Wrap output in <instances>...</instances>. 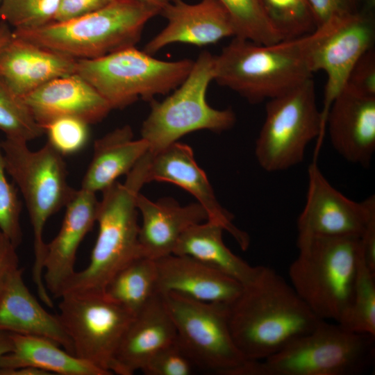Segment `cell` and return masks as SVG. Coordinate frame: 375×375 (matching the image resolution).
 I'll use <instances>...</instances> for the list:
<instances>
[{"instance_id":"6da1fadb","label":"cell","mask_w":375,"mask_h":375,"mask_svg":"<svg viewBox=\"0 0 375 375\" xmlns=\"http://www.w3.org/2000/svg\"><path fill=\"white\" fill-rule=\"evenodd\" d=\"M226 307L233 341L248 360H261L276 353L322 320L291 284L265 266H258L252 281Z\"/></svg>"},{"instance_id":"7a4b0ae2","label":"cell","mask_w":375,"mask_h":375,"mask_svg":"<svg viewBox=\"0 0 375 375\" xmlns=\"http://www.w3.org/2000/svg\"><path fill=\"white\" fill-rule=\"evenodd\" d=\"M152 153L149 151L126 175L104 190L99 201V231L88 265L76 272L60 297L67 294L104 293L112 276L142 256L139 242L137 197L145 183Z\"/></svg>"},{"instance_id":"3957f363","label":"cell","mask_w":375,"mask_h":375,"mask_svg":"<svg viewBox=\"0 0 375 375\" xmlns=\"http://www.w3.org/2000/svg\"><path fill=\"white\" fill-rule=\"evenodd\" d=\"M311 33L270 44L233 37L214 56L213 81L251 103L282 95L312 78Z\"/></svg>"},{"instance_id":"277c9868","label":"cell","mask_w":375,"mask_h":375,"mask_svg":"<svg viewBox=\"0 0 375 375\" xmlns=\"http://www.w3.org/2000/svg\"><path fill=\"white\" fill-rule=\"evenodd\" d=\"M291 285L320 319L339 323L351 303L361 240L356 236L298 235Z\"/></svg>"},{"instance_id":"5b68a950","label":"cell","mask_w":375,"mask_h":375,"mask_svg":"<svg viewBox=\"0 0 375 375\" xmlns=\"http://www.w3.org/2000/svg\"><path fill=\"white\" fill-rule=\"evenodd\" d=\"M160 10L137 0H112L74 19L12 33L75 59H92L135 46L147 23Z\"/></svg>"},{"instance_id":"8992f818","label":"cell","mask_w":375,"mask_h":375,"mask_svg":"<svg viewBox=\"0 0 375 375\" xmlns=\"http://www.w3.org/2000/svg\"><path fill=\"white\" fill-rule=\"evenodd\" d=\"M1 149L6 173L23 196L33 228L32 278L39 298L51 308L53 303L43 280L44 228L51 215L66 206L76 190L68 184L63 156L48 142L32 151L27 142L6 138Z\"/></svg>"},{"instance_id":"52a82bcc","label":"cell","mask_w":375,"mask_h":375,"mask_svg":"<svg viewBox=\"0 0 375 375\" xmlns=\"http://www.w3.org/2000/svg\"><path fill=\"white\" fill-rule=\"evenodd\" d=\"M375 336L321 320L310 332L261 360H249L241 375H357L374 361Z\"/></svg>"},{"instance_id":"ba28073f","label":"cell","mask_w":375,"mask_h":375,"mask_svg":"<svg viewBox=\"0 0 375 375\" xmlns=\"http://www.w3.org/2000/svg\"><path fill=\"white\" fill-rule=\"evenodd\" d=\"M194 60L166 61L138 49L124 48L92 59H76L75 74L90 84L111 109H122L139 99L151 101L178 87Z\"/></svg>"},{"instance_id":"9c48e42d","label":"cell","mask_w":375,"mask_h":375,"mask_svg":"<svg viewBox=\"0 0 375 375\" xmlns=\"http://www.w3.org/2000/svg\"><path fill=\"white\" fill-rule=\"evenodd\" d=\"M214 56L203 51L194 60L184 81L162 101H151V110L143 122L141 138L155 153L192 132L208 130L221 133L236 121L233 110L211 107L206 100L213 81Z\"/></svg>"},{"instance_id":"30bf717a","label":"cell","mask_w":375,"mask_h":375,"mask_svg":"<svg viewBox=\"0 0 375 375\" xmlns=\"http://www.w3.org/2000/svg\"><path fill=\"white\" fill-rule=\"evenodd\" d=\"M324 136L321 110L310 78L267 101L265 121L256 141L255 156L266 172L286 170L303 161L308 145L315 138L316 160Z\"/></svg>"},{"instance_id":"8fae6325","label":"cell","mask_w":375,"mask_h":375,"mask_svg":"<svg viewBox=\"0 0 375 375\" xmlns=\"http://www.w3.org/2000/svg\"><path fill=\"white\" fill-rule=\"evenodd\" d=\"M162 296L177 341L194 365L217 374L240 375L248 360L232 338L226 305L201 302L172 292Z\"/></svg>"},{"instance_id":"7c38bea8","label":"cell","mask_w":375,"mask_h":375,"mask_svg":"<svg viewBox=\"0 0 375 375\" xmlns=\"http://www.w3.org/2000/svg\"><path fill=\"white\" fill-rule=\"evenodd\" d=\"M60 299L58 315L74 355L112 374L115 353L135 315L105 293L67 294Z\"/></svg>"},{"instance_id":"4fadbf2b","label":"cell","mask_w":375,"mask_h":375,"mask_svg":"<svg viewBox=\"0 0 375 375\" xmlns=\"http://www.w3.org/2000/svg\"><path fill=\"white\" fill-rule=\"evenodd\" d=\"M374 40V12L364 9L331 21L312 32L309 49L311 69L312 72L322 70L326 75L321 110L324 133L333 101L344 88L355 63L373 47Z\"/></svg>"},{"instance_id":"5bb4252c","label":"cell","mask_w":375,"mask_h":375,"mask_svg":"<svg viewBox=\"0 0 375 375\" xmlns=\"http://www.w3.org/2000/svg\"><path fill=\"white\" fill-rule=\"evenodd\" d=\"M305 206L297 219L298 235L361 237L375 215L374 195L362 202L336 190L319 170L316 160L308 169Z\"/></svg>"},{"instance_id":"9a60e30c","label":"cell","mask_w":375,"mask_h":375,"mask_svg":"<svg viewBox=\"0 0 375 375\" xmlns=\"http://www.w3.org/2000/svg\"><path fill=\"white\" fill-rule=\"evenodd\" d=\"M153 181L173 183L190 193L206 210L208 221L228 232L242 249L248 248L249 235L233 224V215L218 201L205 172L197 164L190 147L176 142L152 153L147 183Z\"/></svg>"},{"instance_id":"2e32d148","label":"cell","mask_w":375,"mask_h":375,"mask_svg":"<svg viewBox=\"0 0 375 375\" xmlns=\"http://www.w3.org/2000/svg\"><path fill=\"white\" fill-rule=\"evenodd\" d=\"M160 14L167 19V25L143 50L152 56L174 43L201 47L235 36L228 13L216 0H201L193 4L171 0L161 8Z\"/></svg>"},{"instance_id":"e0dca14e","label":"cell","mask_w":375,"mask_h":375,"mask_svg":"<svg viewBox=\"0 0 375 375\" xmlns=\"http://www.w3.org/2000/svg\"><path fill=\"white\" fill-rule=\"evenodd\" d=\"M99 201L96 193L81 188L66 205L57 235L46 244L43 280L49 293L60 298L76 271V253L84 237L96 222Z\"/></svg>"},{"instance_id":"ac0fdd59","label":"cell","mask_w":375,"mask_h":375,"mask_svg":"<svg viewBox=\"0 0 375 375\" xmlns=\"http://www.w3.org/2000/svg\"><path fill=\"white\" fill-rule=\"evenodd\" d=\"M326 126L333 147L343 158L369 165L375 151V97L344 88L329 108Z\"/></svg>"},{"instance_id":"d6986e66","label":"cell","mask_w":375,"mask_h":375,"mask_svg":"<svg viewBox=\"0 0 375 375\" xmlns=\"http://www.w3.org/2000/svg\"><path fill=\"white\" fill-rule=\"evenodd\" d=\"M76 59L11 35L0 47V80L23 98L46 83L75 74Z\"/></svg>"},{"instance_id":"ffe728a7","label":"cell","mask_w":375,"mask_h":375,"mask_svg":"<svg viewBox=\"0 0 375 375\" xmlns=\"http://www.w3.org/2000/svg\"><path fill=\"white\" fill-rule=\"evenodd\" d=\"M36 121L44 127L62 117L97 123L112 110L108 102L76 74L56 78L22 98Z\"/></svg>"},{"instance_id":"44dd1931","label":"cell","mask_w":375,"mask_h":375,"mask_svg":"<svg viewBox=\"0 0 375 375\" xmlns=\"http://www.w3.org/2000/svg\"><path fill=\"white\" fill-rule=\"evenodd\" d=\"M157 290L206 303L228 305L243 285L233 278L189 256L172 253L156 259Z\"/></svg>"},{"instance_id":"7402d4cb","label":"cell","mask_w":375,"mask_h":375,"mask_svg":"<svg viewBox=\"0 0 375 375\" xmlns=\"http://www.w3.org/2000/svg\"><path fill=\"white\" fill-rule=\"evenodd\" d=\"M176 339L174 322L158 293L134 316L115 353L112 373L132 375L142 370L152 356Z\"/></svg>"},{"instance_id":"603a6c76","label":"cell","mask_w":375,"mask_h":375,"mask_svg":"<svg viewBox=\"0 0 375 375\" xmlns=\"http://www.w3.org/2000/svg\"><path fill=\"white\" fill-rule=\"evenodd\" d=\"M136 202L142 216L139 230L142 253L153 260L173 253L190 227L208 220L206 210L198 202L181 206L169 197L153 201L141 193Z\"/></svg>"},{"instance_id":"cb8c5ba5","label":"cell","mask_w":375,"mask_h":375,"mask_svg":"<svg viewBox=\"0 0 375 375\" xmlns=\"http://www.w3.org/2000/svg\"><path fill=\"white\" fill-rule=\"evenodd\" d=\"M17 269L0 295V331L51 340L74 355L73 345L58 315L48 312L24 282Z\"/></svg>"},{"instance_id":"d4e9b609","label":"cell","mask_w":375,"mask_h":375,"mask_svg":"<svg viewBox=\"0 0 375 375\" xmlns=\"http://www.w3.org/2000/svg\"><path fill=\"white\" fill-rule=\"evenodd\" d=\"M149 151L148 142L142 138L134 140L128 125L107 133L94 142L93 156L81 188L94 193L103 192L119 176L127 175Z\"/></svg>"},{"instance_id":"484cf974","label":"cell","mask_w":375,"mask_h":375,"mask_svg":"<svg viewBox=\"0 0 375 375\" xmlns=\"http://www.w3.org/2000/svg\"><path fill=\"white\" fill-rule=\"evenodd\" d=\"M12 350L0 356V370L21 367L42 369L50 374L109 375L105 371L40 336L10 333Z\"/></svg>"},{"instance_id":"4316f807","label":"cell","mask_w":375,"mask_h":375,"mask_svg":"<svg viewBox=\"0 0 375 375\" xmlns=\"http://www.w3.org/2000/svg\"><path fill=\"white\" fill-rule=\"evenodd\" d=\"M224 228L206 221L190 227L180 238L173 253L191 257L239 281L243 286L255 277L258 266H251L224 244Z\"/></svg>"},{"instance_id":"83f0119b","label":"cell","mask_w":375,"mask_h":375,"mask_svg":"<svg viewBox=\"0 0 375 375\" xmlns=\"http://www.w3.org/2000/svg\"><path fill=\"white\" fill-rule=\"evenodd\" d=\"M156 260L138 258L119 270L108 283L104 293L135 315L157 294Z\"/></svg>"},{"instance_id":"f1b7e54d","label":"cell","mask_w":375,"mask_h":375,"mask_svg":"<svg viewBox=\"0 0 375 375\" xmlns=\"http://www.w3.org/2000/svg\"><path fill=\"white\" fill-rule=\"evenodd\" d=\"M228 13L235 36L257 44L282 41L267 19L260 0H216Z\"/></svg>"},{"instance_id":"f546056e","label":"cell","mask_w":375,"mask_h":375,"mask_svg":"<svg viewBox=\"0 0 375 375\" xmlns=\"http://www.w3.org/2000/svg\"><path fill=\"white\" fill-rule=\"evenodd\" d=\"M374 278L375 273L365 264L362 255L351 303L338 323L347 330L375 336Z\"/></svg>"},{"instance_id":"4dcf8cb0","label":"cell","mask_w":375,"mask_h":375,"mask_svg":"<svg viewBox=\"0 0 375 375\" xmlns=\"http://www.w3.org/2000/svg\"><path fill=\"white\" fill-rule=\"evenodd\" d=\"M265 16L283 40L304 36L316 29L306 0H260Z\"/></svg>"},{"instance_id":"1f68e13d","label":"cell","mask_w":375,"mask_h":375,"mask_svg":"<svg viewBox=\"0 0 375 375\" xmlns=\"http://www.w3.org/2000/svg\"><path fill=\"white\" fill-rule=\"evenodd\" d=\"M0 130L6 138L27 142L44 133L22 98L0 80Z\"/></svg>"},{"instance_id":"d6a6232c","label":"cell","mask_w":375,"mask_h":375,"mask_svg":"<svg viewBox=\"0 0 375 375\" xmlns=\"http://www.w3.org/2000/svg\"><path fill=\"white\" fill-rule=\"evenodd\" d=\"M1 21L17 30L38 28L55 20L60 0H1Z\"/></svg>"},{"instance_id":"836d02e7","label":"cell","mask_w":375,"mask_h":375,"mask_svg":"<svg viewBox=\"0 0 375 375\" xmlns=\"http://www.w3.org/2000/svg\"><path fill=\"white\" fill-rule=\"evenodd\" d=\"M47 142L62 156L76 153L88 142V124L72 117L56 118L44 126Z\"/></svg>"},{"instance_id":"e575fe53","label":"cell","mask_w":375,"mask_h":375,"mask_svg":"<svg viewBox=\"0 0 375 375\" xmlns=\"http://www.w3.org/2000/svg\"><path fill=\"white\" fill-rule=\"evenodd\" d=\"M0 140V230L17 247L22 240L20 223L22 202L15 185L6 175Z\"/></svg>"},{"instance_id":"d590c367","label":"cell","mask_w":375,"mask_h":375,"mask_svg":"<svg viewBox=\"0 0 375 375\" xmlns=\"http://www.w3.org/2000/svg\"><path fill=\"white\" fill-rule=\"evenodd\" d=\"M193 366L176 339L152 356L141 371L147 375H190Z\"/></svg>"},{"instance_id":"8d00e7d4","label":"cell","mask_w":375,"mask_h":375,"mask_svg":"<svg viewBox=\"0 0 375 375\" xmlns=\"http://www.w3.org/2000/svg\"><path fill=\"white\" fill-rule=\"evenodd\" d=\"M344 88L365 96L375 97V51L373 47L355 63Z\"/></svg>"},{"instance_id":"74e56055","label":"cell","mask_w":375,"mask_h":375,"mask_svg":"<svg viewBox=\"0 0 375 375\" xmlns=\"http://www.w3.org/2000/svg\"><path fill=\"white\" fill-rule=\"evenodd\" d=\"M312 12L316 28L360 10V0H306Z\"/></svg>"},{"instance_id":"f35d334b","label":"cell","mask_w":375,"mask_h":375,"mask_svg":"<svg viewBox=\"0 0 375 375\" xmlns=\"http://www.w3.org/2000/svg\"><path fill=\"white\" fill-rule=\"evenodd\" d=\"M112 0H60L53 22H62L94 12Z\"/></svg>"},{"instance_id":"ab89813d","label":"cell","mask_w":375,"mask_h":375,"mask_svg":"<svg viewBox=\"0 0 375 375\" xmlns=\"http://www.w3.org/2000/svg\"><path fill=\"white\" fill-rule=\"evenodd\" d=\"M16 249L0 230V295L11 274L19 267Z\"/></svg>"},{"instance_id":"60d3db41","label":"cell","mask_w":375,"mask_h":375,"mask_svg":"<svg viewBox=\"0 0 375 375\" xmlns=\"http://www.w3.org/2000/svg\"><path fill=\"white\" fill-rule=\"evenodd\" d=\"M360 240L364 261L375 273V215L367 223Z\"/></svg>"},{"instance_id":"b9f144b4","label":"cell","mask_w":375,"mask_h":375,"mask_svg":"<svg viewBox=\"0 0 375 375\" xmlns=\"http://www.w3.org/2000/svg\"><path fill=\"white\" fill-rule=\"evenodd\" d=\"M49 373L31 367H21L0 370V375H49Z\"/></svg>"},{"instance_id":"7bdbcfd3","label":"cell","mask_w":375,"mask_h":375,"mask_svg":"<svg viewBox=\"0 0 375 375\" xmlns=\"http://www.w3.org/2000/svg\"><path fill=\"white\" fill-rule=\"evenodd\" d=\"M12 349V340L10 333L0 331V356L10 352Z\"/></svg>"},{"instance_id":"ee69618b","label":"cell","mask_w":375,"mask_h":375,"mask_svg":"<svg viewBox=\"0 0 375 375\" xmlns=\"http://www.w3.org/2000/svg\"><path fill=\"white\" fill-rule=\"evenodd\" d=\"M12 35V31L9 25L3 21H0V47L10 38Z\"/></svg>"},{"instance_id":"f6af8a7d","label":"cell","mask_w":375,"mask_h":375,"mask_svg":"<svg viewBox=\"0 0 375 375\" xmlns=\"http://www.w3.org/2000/svg\"><path fill=\"white\" fill-rule=\"evenodd\" d=\"M361 8L369 12H374L375 9V0H360Z\"/></svg>"},{"instance_id":"bcb514c9","label":"cell","mask_w":375,"mask_h":375,"mask_svg":"<svg viewBox=\"0 0 375 375\" xmlns=\"http://www.w3.org/2000/svg\"><path fill=\"white\" fill-rule=\"evenodd\" d=\"M143 3H149L153 5L162 8L166 3L169 2L171 0H137Z\"/></svg>"},{"instance_id":"7dc6e473","label":"cell","mask_w":375,"mask_h":375,"mask_svg":"<svg viewBox=\"0 0 375 375\" xmlns=\"http://www.w3.org/2000/svg\"><path fill=\"white\" fill-rule=\"evenodd\" d=\"M1 1V0H0V1Z\"/></svg>"}]
</instances>
